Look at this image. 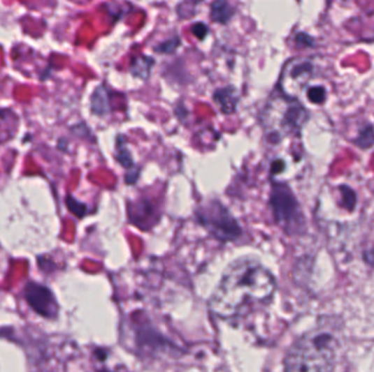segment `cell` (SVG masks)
I'll use <instances>...</instances> for the list:
<instances>
[{
	"mask_svg": "<svg viewBox=\"0 0 374 372\" xmlns=\"http://www.w3.org/2000/svg\"><path fill=\"white\" fill-rule=\"evenodd\" d=\"M340 340L336 333L322 327L312 329L294 341L285 357L287 371H331L335 369Z\"/></svg>",
	"mask_w": 374,
	"mask_h": 372,
	"instance_id": "cell-2",
	"label": "cell"
},
{
	"mask_svg": "<svg viewBox=\"0 0 374 372\" xmlns=\"http://www.w3.org/2000/svg\"><path fill=\"white\" fill-rule=\"evenodd\" d=\"M234 10L228 0H215L211 5V20L217 23H226L233 17Z\"/></svg>",
	"mask_w": 374,
	"mask_h": 372,
	"instance_id": "cell-9",
	"label": "cell"
},
{
	"mask_svg": "<svg viewBox=\"0 0 374 372\" xmlns=\"http://www.w3.org/2000/svg\"><path fill=\"white\" fill-rule=\"evenodd\" d=\"M192 32H193L194 36H196L199 40H203V38H206L207 33H208V28H207V25L199 22L192 27Z\"/></svg>",
	"mask_w": 374,
	"mask_h": 372,
	"instance_id": "cell-16",
	"label": "cell"
},
{
	"mask_svg": "<svg viewBox=\"0 0 374 372\" xmlns=\"http://www.w3.org/2000/svg\"><path fill=\"white\" fill-rule=\"evenodd\" d=\"M25 298L29 305L38 315L52 318L57 313V305L50 290L38 284H29L25 288Z\"/></svg>",
	"mask_w": 374,
	"mask_h": 372,
	"instance_id": "cell-7",
	"label": "cell"
},
{
	"mask_svg": "<svg viewBox=\"0 0 374 372\" xmlns=\"http://www.w3.org/2000/svg\"><path fill=\"white\" fill-rule=\"evenodd\" d=\"M354 142L362 150L372 148L374 145V128L371 125L362 128Z\"/></svg>",
	"mask_w": 374,
	"mask_h": 372,
	"instance_id": "cell-12",
	"label": "cell"
},
{
	"mask_svg": "<svg viewBox=\"0 0 374 372\" xmlns=\"http://www.w3.org/2000/svg\"><path fill=\"white\" fill-rule=\"evenodd\" d=\"M308 118V110L296 100L275 98L265 110L263 124L269 140L279 142L287 135H299Z\"/></svg>",
	"mask_w": 374,
	"mask_h": 372,
	"instance_id": "cell-3",
	"label": "cell"
},
{
	"mask_svg": "<svg viewBox=\"0 0 374 372\" xmlns=\"http://www.w3.org/2000/svg\"><path fill=\"white\" fill-rule=\"evenodd\" d=\"M271 207L275 221L287 234L305 230V218L296 195L286 184L275 183L271 193Z\"/></svg>",
	"mask_w": 374,
	"mask_h": 372,
	"instance_id": "cell-4",
	"label": "cell"
},
{
	"mask_svg": "<svg viewBox=\"0 0 374 372\" xmlns=\"http://www.w3.org/2000/svg\"><path fill=\"white\" fill-rule=\"evenodd\" d=\"M339 190H340V193H342L343 207H344L346 210L352 212L357 204L356 193H354V190H352V188L348 187V186H340Z\"/></svg>",
	"mask_w": 374,
	"mask_h": 372,
	"instance_id": "cell-13",
	"label": "cell"
},
{
	"mask_svg": "<svg viewBox=\"0 0 374 372\" xmlns=\"http://www.w3.org/2000/svg\"><path fill=\"white\" fill-rule=\"evenodd\" d=\"M154 60L147 56H138L133 59L131 71L135 77L146 80L150 77L151 68L154 66Z\"/></svg>",
	"mask_w": 374,
	"mask_h": 372,
	"instance_id": "cell-11",
	"label": "cell"
},
{
	"mask_svg": "<svg viewBox=\"0 0 374 372\" xmlns=\"http://www.w3.org/2000/svg\"><path fill=\"white\" fill-rule=\"evenodd\" d=\"M308 100L313 104L321 105L326 100V90L323 87H311L307 91Z\"/></svg>",
	"mask_w": 374,
	"mask_h": 372,
	"instance_id": "cell-14",
	"label": "cell"
},
{
	"mask_svg": "<svg viewBox=\"0 0 374 372\" xmlns=\"http://www.w3.org/2000/svg\"><path fill=\"white\" fill-rule=\"evenodd\" d=\"M314 73V65L308 58H294L285 66L280 88L286 98L296 100Z\"/></svg>",
	"mask_w": 374,
	"mask_h": 372,
	"instance_id": "cell-6",
	"label": "cell"
},
{
	"mask_svg": "<svg viewBox=\"0 0 374 372\" xmlns=\"http://www.w3.org/2000/svg\"><path fill=\"white\" fill-rule=\"evenodd\" d=\"M197 218L210 234L222 241L238 239L241 228L228 209L219 201L213 200L201 205L197 211Z\"/></svg>",
	"mask_w": 374,
	"mask_h": 372,
	"instance_id": "cell-5",
	"label": "cell"
},
{
	"mask_svg": "<svg viewBox=\"0 0 374 372\" xmlns=\"http://www.w3.org/2000/svg\"><path fill=\"white\" fill-rule=\"evenodd\" d=\"M214 101L218 104L221 112L231 114L236 110V104L239 102V94L234 88H224L216 91Z\"/></svg>",
	"mask_w": 374,
	"mask_h": 372,
	"instance_id": "cell-8",
	"label": "cell"
},
{
	"mask_svg": "<svg viewBox=\"0 0 374 372\" xmlns=\"http://www.w3.org/2000/svg\"><path fill=\"white\" fill-rule=\"evenodd\" d=\"M180 38H175L172 40H166V42L162 43L159 47L156 48L157 52L164 54H171L175 52L176 48L180 46Z\"/></svg>",
	"mask_w": 374,
	"mask_h": 372,
	"instance_id": "cell-15",
	"label": "cell"
},
{
	"mask_svg": "<svg viewBox=\"0 0 374 372\" xmlns=\"http://www.w3.org/2000/svg\"><path fill=\"white\" fill-rule=\"evenodd\" d=\"M296 43H298V44H302V45L304 46H313L312 45V44H313L312 38H310L309 36H307V34H303V33L296 36Z\"/></svg>",
	"mask_w": 374,
	"mask_h": 372,
	"instance_id": "cell-17",
	"label": "cell"
},
{
	"mask_svg": "<svg viewBox=\"0 0 374 372\" xmlns=\"http://www.w3.org/2000/svg\"><path fill=\"white\" fill-rule=\"evenodd\" d=\"M275 290L276 280L268 269L255 259H239L224 271L209 299V310L220 319H232L271 302Z\"/></svg>",
	"mask_w": 374,
	"mask_h": 372,
	"instance_id": "cell-1",
	"label": "cell"
},
{
	"mask_svg": "<svg viewBox=\"0 0 374 372\" xmlns=\"http://www.w3.org/2000/svg\"><path fill=\"white\" fill-rule=\"evenodd\" d=\"M93 112L98 115H106L110 112V98H108V90L103 85L98 87L91 98Z\"/></svg>",
	"mask_w": 374,
	"mask_h": 372,
	"instance_id": "cell-10",
	"label": "cell"
}]
</instances>
